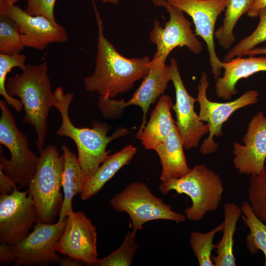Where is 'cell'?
<instances>
[{
	"mask_svg": "<svg viewBox=\"0 0 266 266\" xmlns=\"http://www.w3.org/2000/svg\"><path fill=\"white\" fill-rule=\"evenodd\" d=\"M59 264L61 266H80L84 264L76 259L67 257H61Z\"/></svg>",
	"mask_w": 266,
	"mask_h": 266,
	"instance_id": "36",
	"label": "cell"
},
{
	"mask_svg": "<svg viewBox=\"0 0 266 266\" xmlns=\"http://www.w3.org/2000/svg\"><path fill=\"white\" fill-rule=\"evenodd\" d=\"M265 8H266V0H255L247 14L251 18L257 17L259 11Z\"/></svg>",
	"mask_w": 266,
	"mask_h": 266,
	"instance_id": "35",
	"label": "cell"
},
{
	"mask_svg": "<svg viewBox=\"0 0 266 266\" xmlns=\"http://www.w3.org/2000/svg\"><path fill=\"white\" fill-rule=\"evenodd\" d=\"M8 105L4 99L0 100V143L10 154L8 160L0 146V168L11 181L25 187L36 171L39 156L29 149L27 136L17 126Z\"/></svg>",
	"mask_w": 266,
	"mask_h": 266,
	"instance_id": "6",
	"label": "cell"
},
{
	"mask_svg": "<svg viewBox=\"0 0 266 266\" xmlns=\"http://www.w3.org/2000/svg\"><path fill=\"white\" fill-rule=\"evenodd\" d=\"M67 217L56 223L38 221L33 231L12 245L16 261L13 266H48L60 263L61 257L55 249L66 226Z\"/></svg>",
	"mask_w": 266,
	"mask_h": 266,
	"instance_id": "12",
	"label": "cell"
},
{
	"mask_svg": "<svg viewBox=\"0 0 266 266\" xmlns=\"http://www.w3.org/2000/svg\"><path fill=\"white\" fill-rule=\"evenodd\" d=\"M171 76L170 65L153 57L147 74L129 100L99 98L98 107L101 115L105 119H116L120 117L126 107L138 106L143 112L142 122L138 132H141L146 125V115L151 104L164 94L171 81Z\"/></svg>",
	"mask_w": 266,
	"mask_h": 266,
	"instance_id": "8",
	"label": "cell"
},
{
	"mask_svg": "<svg viewBox=\"0 0 266 266\" xmlns=\"http://www.w3.org/2000/svg\"><path fill=\"white\" fill-rule=\"evenodd\" d=\"M242 219L249 229L246 238V245L251 254L261 251L265 256L266 266V225L254 213L248 201H243L241 205Z\"/></svg>",
	"mask_w": 266,
	"mask_h": 266,
	"instance_id": "25",
	"label": "cell"
},
{
	"mask_svg": "<svg viewBox=\"0 0 266 266\" xmlns=\"http://www.w3.org/2000/svg\"><path fill=\"white\" fill-rule=\"evenodd\" d=\"M36 171L28 186V194L36 208L38 221L51 224L61 211L64 197L61 193L64 168V155L48 145L39 153Z\"/></svg>",
	"mask_w": 266,
	"mask_h": 266,
	"instance_id": "4",
	"label": "cell"
},
{
	"mask_svg": "<svg viewBox=\"0 0 266 266\" xmlns=\"http://www.w3.org/2000/svg\"><path fill=\"white\" fill-rule=\"evenodd\" d=\"M15 184L6 176L2 169L0 168V195L12 193Z\"/></svg>",
	"mask_w": 266,
	"mask_h": 266,
	"instance_id": "34",
	"label": "cell"
},
{
	"mask_svg": "<svg viewBox=\"0 0 266 266\" xmlns=\"http://www.w3.org/2000/svg\"><path fill=\"white\" fill-rule=\"evenodd\" d=\"M103 3H110L113 4H117L120 0H99Z\"/></svg>",
	"mask_w": 266,
	"mask_h": 266,
	"instance_id": "38",
	"label": "cell"
},
{
	"mask_svg": "<svg viewBox=\"0 0 266 266\" xmlns=\"http://www.w3.org/2000/svg\"><path fill=\"white\" fill-rule=\"evenodd\" d=\"M24 47L17 24L8 16L0 14V54H20Z\"/></svg>",
	"mask_w": 266,
	"mask_h": 266,
	"instance_id": "27",
	"label": "cell"
},
{
	"mask_svg": "<svg viewBox=\"0 0 266 266\" xmlns=\"http://www.w3.org/2000/svg\"><path fill=\"white\" fill-rule=\"evenodd\" d=\"M172 105L169 96L163 94L159 98L155 108L151 112L148 122L136 135L145 149L154 150L175 126L170 112Z\"/></svg>",
	"mask_w": 266,
	"mask_h": 266,
	"instance_id": "20",
	"label": "cell"
},
{
	"mask_svg": "<svg viewBox=\"0 0 266 266\" xmlns=\"http://www.w3.org/2000/svg\"><path fill=\"white\" fill-rule=\"evenodd\" d=\"M184 149L183 140L175 125L163 141L154 149L162 167L160 177L162 182L181 178L190 171Z\"/></svg>",
	"mask_w": 266,
	"mask_h": 266,
	"instance_id": "19",
	"label": "cell"
},
{
	"mask_svg": "<svg viewBox=\"0 0 266 266\" xmlns=\"http://www.w3.org/2000/svg\"><path fill=\"white\" fill-rule=\"evenodd\" d=\"M26 57L24 54L7 55L0 54V94L2 96L8 105L11 106L17 112H20L23 107L19 99L9 95L5 88L7 74L15 67L22 70L26 65Z\"/></svg>",
	"mask_w": 266,
	"mask_h": 266,
	"instance_id": "30",
	"label": "cell"
},
{
	"mask_svg": "<svg viewBox=\"0 0 266 266\" xmlns=\"http://www.w3.org/2000/svg\"><path fill=\"white\" fill-rule=\"evenodd\" d=\"M223 62L224 74L216 79L215 88L217 97L224 100H229L237 94L236 85L239 80L266 71V57H237Z\"/></svg>",
	"mask_w": 266,
	"mask_h": 266,
	"instance_id": "18",
	"label": "cell"
},
{
	"mask_svg": "<svg viewBox=\"0 0 266 266\" xmlns=\"http://www.w3.org/2000/svg\"><path fill=\"white\" fill-rule=\"evenodd\" d=\"M0 14L5 15L18 26L25 47L43 50L51 43L67 40L66 29L43 16H33L15 4L5 0L0 4Z\"/></svg>",
	"mask_w": 266,
	"mask_h": 266,
	"instance_id": "14",
	"label": "cell"
},
{
	"mask_svg": "<svg viewBox=\"0 0 266 266\" xmlns=\"http://www.w3.org/2000/svg\"><path fill=\"white\" fill-rule=\"evenodd\" d=\"M61 150L64 156V168L62 187L64 192V200L59 213L58 221H62L73 211L72 201L74 196L80 194L84 184L82 171L78 157L65 144Z\"/></svg>",
	"mask_w": 266,
	"mask_h": 266,
	"instance_id": "22",
	"label": "cell"
},
{
	"mask_svg": "<svg viewBox=\"0 0 266 266\" xmlns=\"http://www.w3.org/2000/svg\"><path fill=\"white\" fill-rule=\"evenodd\" d=\"M209 83L205 72L202 73L198 86L197 101L199 103L198 114L200 120L205 122L209 127L207 138L203 140L200 147L201 154L208 155L213 153L218 149V144L214 140V137L223 134L222 126L230 116L237 110L256 104L259 94L256 90H248L236 100L226 102H217L210 100L206 92Z\"/></svg>",
	"mask_w": 266,
	"mask_h": 266,
	"instance_id": "10",
	"label": "cell"
},
{
	"mask_svg": "<svg viewBox=\"0 0 266 266\" xmlns=\"http://www.w3.org/2000/svg\"><path fill=\"white\" fill-rule=\"evenodd\" d=\"M136 233L129 231L121 245L109 256L98 260L95 266H130L137 248L135 242Z\"/></svg>",
	"mask_w": 266,
	"mask_h": 266,
	"instance_id": "31",
	"label": "cell"
},
{
	"mask_svg": "<svg viewBox=\"0 0 266 266\" xmlns=\"http://www.w3.org/2000/svg\"><path fill=\"white\" fill-rule=\"evenodd\" d=\"M153 2L155 6L165 7L169 14L164 28L156 19L150 32V40L157 47L154 57L166 63L170 52L178 46H186L193 53L200 54L203 49L202 44L193 33L192 23L184 16V12L166 0H153Z\"/></svg>",
	"mask_w": 266,
	"mask_h": 266,
	"instance_id": "9",
	"label": "cell"
},
{
	"mask_svg": "<svg viewBox=\"0 0 266 266\" xmlns=\"http://www.w3.org/2000/svg\"><path fill=\"white\" fill-rule=\"evenodd\" d=\"M109 203L117 212H125L130 216L133 232L143 229L142 225L156 220L184 222L185 215L172 210L170 204L155 196L144 183L137 181L125 188L109 200Z\"/></svg>",
	"mask_w": 266,
	"mask_h": 266,
	"instance_id": "7",
	"label": "cell"
},
{
	"mask_svg": "<svg viewBox=\"0 0 266 266\" xmlns=\"http://www.w3.org/2000/svg\"><path fill=\"white\" fill-rule=\"evenodd\" d=\"M222 223L210 231L202 233L198 231L190 234L189 243L200 266H214L212 260V251L215 249L213 243L215 235L223 230Z\"/></svg>",
	"mask_w": 266,
	"mask_h": 266,
	"instance_id": "26",
	"label": "cell"
},
{
	"mask_svg": "<svg viewBox=\"0 0 266 266\" xmlns=\"http://www.w3.org/2000/svg\"><path fill=\"white\" fill-rule=\"evenodd\" d=\"M136 152L133 145L125 146L121 150L108 155L95 173L83 184L80 197L86 200L96 195L123 166L128 165Z\"/></svg>",
	"mask_w": 266,
	"mask_h": 266,
	"instance_id": "21",
	"label": "cell"
},
{
	"mask_svg": "<svg viewBox=\"0 0 266 266\" xmlns=\"http://www.w3.org/2000/svg\"><path fill=\"white\" fill-rule=\"evenodd\" d=\"M257 55H266V47H255L247 52L246 55L255 56Z\"/></svg>",
	"mask_w": 266,
	"mask_h": 266,
	"instance_id": "37",
	"label": "cell"
},
{
	"mask_svg": "<svg viewBox=\"0 0 266 266\" xmlns=\"http://www.w3.org/2000/svg\"><path fill=\"white\" fill-rule=\"evenodd\" d=\"M258 17L259 22L254 32L233 47L224 56L223 62L246 56L247 52L266 41V8L259 11Z\"/></svg>",
	"mask_w": 266,
	"mask_h": 266,
	"instance_id": "29",
	"label": "cell"
},
{
	"mask_svg": "<svg viewBox=\"0 0 266 266\" xmlns=\"http://www.w3.org/2000/svg\"><path fill=\"white\" fill-rule=\"evenodd\" d=\"M4 0H0V4L2 3Z\"/></svg>",
	"mask_w": 266,
	"mask_h": 266,
	"instance_id": "40",
	"label": "cell"
},
{
	"mask_svg": "<svg viewBox=\"0 0 266 266\" xmlns=\"http://www.w3.org/2000/svg\"><path fill=\"white\" fill-rule=\"evenodd\" d=\"M248 200L254 213L266 223V166L258 174L250 175Z\"/></svg>",
	"mask_w": 266,
	"mask_h": 266,
	"instance_id": "28",
	"label": "cell"
},
{
	"mask_svg": "<svg viewBox=\"0 0 266 266\" xmlns=\"http://www.w3.org/2000/svg\"><path fill=\"white\" fill-rule=\"evenodd\" d=\"M54 106L60 112L61 124L56 132L59 136L71 138L75 143L78 160L81 166L84 183L95 173L110 151L106 150L108 144L114 139L128 133L123 128L116 130L110 135H107L110 127L104 123L94 121L91 128L76 127L69 118L68 110L74 94L65 93L62 87L54 92Z\"/></svg>",
	"mask_w": 266,
	"mask_h": 266,
	"instance_id": "2",
	"label": "cell"
},
{
	"mask_svg": "<svg viewBox=\"0 0 266 266\" xmlns=\"http://www.w3.org/2000/svg\"><path fill=\"white\" fill-rule=\"evenodd\" d=\"M159 189L163 195L172 190L188 195L192 203L184 213L186 218L192 221H199L207 212L217 210L224 190L219 175L202 164L196 165L181 178L161 182Z\"/></svg>",
	"mask_w": 266,
	"mask_h": 266,
	"instance_id": "5",
	"label": "cell"
},
{
	"mask_svg": "<svg viewBox=\"0 0 266 266\" xmlns=\"http://www.w3.org/2000/svg\"><path fill=\"white\" fill-rule=\"evenodd\" d=\"M229 0H166L193 19L195 34L205 41L209 54L211 72L216 80L220 76L224 62L217 55L214 41L217 19L225 10Z\"/></svg>",
	"mask_w": 266,
	"mask_h": 266,
	"instance_id": "13",
	"label": "cell"
},
{
	"mask_svg": "<svg viewBox=\"0 0 266 266\" xmlns=\"http://www.w3.org/2000/svg\"><path fill=\"white\" fill-rule=\"evenodd\" d=\"M171 81L175 92L176 102L172 109L176 115L175 125L183 140L184 148L187 150L197 147L202 137L209 133L208 124L200 120L194 110L197 99L187 92L180 76L177 63L171 59Z\"/></svg>",
	"mask_w": 266,
	"mask_h": 266,
	"instance_id": "16",
	"label": "cell"
},
{
	"mask_svg": "<svg viewBox=\"0 0 266 266\" xmlns=\"http://www.w3.org/2000/svg\"><path fill=\"white\" fill-rule=\"evenodd\" d=\"M98 28L95 68L92 75L84 78L85 89L100 97L113 99L131 90L147 74L149 57L128 58L121 55L103 34L102 20L92 0Z\"/></svg>",
	"mask_w": 266,
	"mask_h": 266,
	"instance_id": "1",
	"label": "cell"
},
{
	"mask_svg": "<svg viewBox=\"0 0 266 266\" xmlns=\"http://www.w3.org/2000/svg\"><path fill=\"white\" fill-rule=\"evenodd\" d=\"M242 142L243 145L233 143L234 166L240 173L258 174L264 169L266 159V117L262 111L250 120Z\"/></svg>",
	"mask_w": 266,
	"mask_h": 266,
	"instance_id": "17",
	"label": "cell"
},
{
	"mask_svg": "<svg viewBox=\"0 0 266 266\" xmlns=\"http://www.w3.org/2000/svg\"><path fill=\"white\" fill-rule=\"evenodd\" d=\"M16 258L14 254L12 245L6 244L0 245V264L8 265L14 264Z\"/></svg>",
	"mask_w": 266,
	"mask_h": 266,
	"instance_id": "33",
	"label": "cell"
},
{
	"mask_svg": "<svg viewBox=\"0 0 266 266\" xmlns=\"http://www.w3.org/2000/svg\"><path fill=\"white\" fill-rule=\"evenodd\" d=\"M56 0H27L25 9L33 16H43L53 22H57L54 16V6Z\"/></svg>",
	"mask_w": 266,
	"mask_h": 266,
	"instance_id": "32",
	"label": "cell"
},
{
	"mask_svg": "<svg viewBox=\"0 0 266 266\" xmlns=\"http://www.w3.org/2000/svg\"><path fill=\"white\" fill-rule=\"evenodd\" d=\"M8 4L13 5L16 3L18 0H4Z\"/></svg>",
	"mask_w": 266,
	"mask_h": 266,
	"instance_id": "39",
	"label": "cell"
},
{
	"mask_svg": "<svg viewBox=\"0 0 266 266\" xmlns=\"http://www.w3.org/2000/svg\"><path fill=\"white\" fill-rule=\"evenodd\" d=\"M38 221L35 203L28 190L20 191L15 184L12 193L0 195V244H17Z\"/></svg>",
	"mask_w": 266,
	"mask_h": 266,
	"instance_id": "11",
	"label": "cell"
},
{
	"mask_svg": "<svg viewBox=\"0 0 266 266\" xmlns=\"http://www.w3.org/2000/svg\"><path fill=\"white\" fill-rule=\"evenodd\" d=\"M5 88L9 95L21 100L25 111L23 122L34 128L36 148L41 152L46 141L48 114L55 102L47 62L26 65L21 73L7 80Z\"/></svg>",
	"mask_w": 266,
	"mask_h": 266,
	"instance_id": "3",
	"label": "cell"
},
{
	"mask_svg": "<svg viewBox=\"0 0 266 266\" xmlns=\"http://www.w3.org/2000/svg\"><path fill=\"white\" fill-rule=\"evenodd\" d=\"M224 214L223 236L218 243L215 244L216 255H212V260L214 266H235L233 252V235L242 211L234 203L228 202L224 206Z\"/></svg>",
	"mask_w": 266,
	"mask_h": 266,
	"instance_id": "23",
	"label": "cell"
},
{
	"mask_svg": "<svg viewBox=\"0 0 266 266\" xmlns=\"http://www.w3.org/2000/svg\"><path fill=\"white\" fill-rule=\"evenodd\" d=\"M97 232L91 220L81 211L70 213L65 231L55 246L63 255L93 266L98 260Z\"/></svg>",
	"mask_w": 266,
	"mask_h": 266,
	"instance_id": "15",
	"label": "cell"
},
{
	"mask_svg": "<svg viewBox=\"0 0 266 266\" xmlns=\"http://www.w3.org/2000/svg\"><path fill=\"white\" fill-rule=\"evenodd\" d=\"M255 0H229L225 9L222 26L214 32V37L219 45L227 49L235 41L233 29L238 19L247 13Z\"/></svg>",
	"mask_w": 266,
	"mask_h": 266,
	"instance_id": "24",
	"label": "cell"
}]
</instances>
